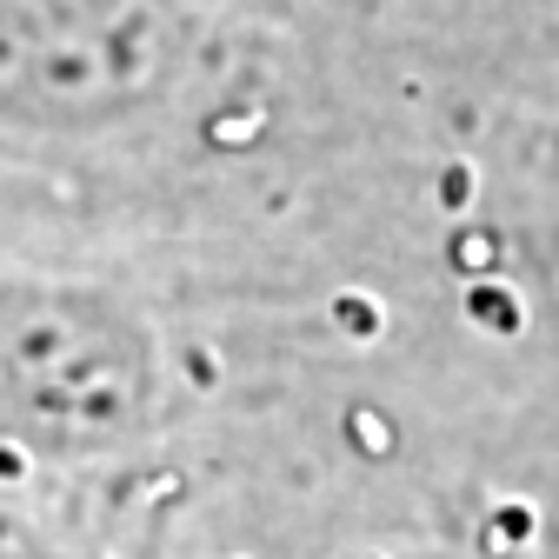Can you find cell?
I'll return each mask as SVG.
<instances>
[{
	"label": "cell",
	"mask_w": 559,
	"mask_h": 559,
	"mask_svg": "<svg viewBox=\"0 0 559 559\" xmlns=\"http://www.w3.org/2000/svg\"><path fill=\"white\" fill-rule=\"evenodd\" d=\"M0 559H53L47 546H34L21 526H8V520H0Z\"/></svg>",
	"instance_id": "2"
},
{
	"label": "cell",
	"mask_w": 559,
	"mask_h": 559,
	"mask_svg": "<svg viewBox=\"0 0 559 559\" xmlns=\"http://www.w3.org/2000/svg\"><path fill=\"white\" fill-rule=\"evenodd\" d=\"M367 559H419V552H367Z\"/></svg>",
	"instance_id": "3"
},
{
	"label": "cell",
	"mask_w": 559,
	"mask_h": 559,
	"mask_svg": "<svg viewBox=\"0 0 559 559\" xmlns=\"http://www.w3.org/2000/svg\"><path fill=\"white\" fill-rule=\"evenodd\" d=\"M154 413V346L100 294H0V433L40 453H107Z\"/></svg>",
	"instance_id": "1"
}]
</instances>
